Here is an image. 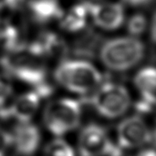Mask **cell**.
<instances>
[{"mask_svg":"<svg viewBox=\"0 0 156 156\" xmlns=\"http://www.w3.org/2000/svg\"><path fill=\"white\" fill-rule=\"evenodd\" d=\"M23 49L11 52L9 55L3 57L0 61L1 66L10 75L34 87L43 99L50 96L52 87L47 82L44 65L39 62V58L28 51L23 54Z\"/></svg>","mask_w":156,"mask_h":156,"instance_id":"1","label":"cell"},{"mask_svg":"<svg viewBox=\"0 0 156 156\" xmlns=\"http://www.w3.org/2000/svg\"><path fill=\"white\" fill-rule=\"evenodd\" d=\"M144 52L143 42L136 37H118L103 44L99 49V57L108 69L123 72L140 63Z\"/></svg>","mask_w":156,"mask_h":156,"instance_id":"2","label":"cell"},{"mask_svg":"<svg viewBox=\"0 0 156 156\" xmlns=\"http://www.w3.org/2000/svg\"><path fill=\"white\" fill-rule=\"evenodd\" d=\"M54 79L71 92L84 94L102 82V75L93 64L83 59L67 60L57 67Z\"/></svg>","mask_w":156,"mask_h":156,"instance_id":"3","label":"cell"},{"mask_svg":"<svg viewBox=\"0 0 156 156\" xmlns=\"http://www.w3.org/2000/svg\"><path fill=\"white\" fill-rule=\"evenodd\" d=\"M81 104L75 99H59L45 107L43 120L45 127L57 137L73 131L81 122Z\"/></svg>","mask_w":156,"mask_h":156,"instance_id":"4","label":"cell"},{"mask_svg":"<svg viewBox=\"0 0 156 156\" xmlns=\"http://www.w3.org/2000/svg\"><path fill=\"white\" fill-rule=\"evenodd\" d=\"M89 103L97 113L107 119L121 117L130 107L128 89L121 84L105 83L96 89Z\"/></svg>","mask_w":156,"mask_h":156,"instance_id":"5","label":"cell"},{"mask_svg":"<svg viewBox=\"0 0 156 156\" xmlns=\"http://www.w3.org/2000/svg\"><path fill=\"white\" fill-rule=\"evenodd\" d=\"M80 156H122V149L115 144L107 130L99 124H87L79 135Z\"/></svg>","mask_w":156,"mask_h":156,"instance_id":"6","label":"cell"},{"mask_svg":"<svg viewBox=\"0 0 156 156\" xmlns=\"http://www.w3.org/2000/svg\"><path fill=\"white\" fill-rule=\"evenodd\" d=\"M117 139L119 148L135 149L150 143L151 130L139 115H133L122 120L117 128Z\"/></svg>","mask_w":156,"mask_h":156,"instance_id":"7","label":"cell"},{"mask_svg":"<svg viewBox=\"0 0 156 156\" xmlns=\"http://www.w3.org/2000/svg\"><path fill=\"white\" fill-rule=\"evenodd\" d=\"M12 146L19 156L34 155L41 143V132L37 125L29 122H19L13 128Z\"/></svg>","mask_w":156,"mask_h":156,"instance_id":"8","label":"cell"},{"mask_svg":"<svg viewBox=\"0 0 156 156\" xmlns=\"http://www.w3.org/2000/svg\"><path fill=\"white\" fill-rule=\"evenodd\" d=\"M89 16L100 29L115 30L120 28L124 21V9L121 3H89Z\"/></svg>","mask_w":156,"mask_h":156,"instance_id":"9","label":"cell"},{"mask_svg":"<svg viewBox=\"0 0 156 156\" xmlns=\"http://www.w3.org/2000/svg\"><path fill=\"white\" fill-rule=\"evenodd\" d=\"M27 51L38 58L63 57L68 53L64 40L51 32H44L38 35L30 44L26 45Z\"/></svg>","mask_w":156,"mask_h":156,"instance_id":"10","label":"cell"},{"mask_svg":"<svg viewBox=\"0 0 156 156\" xmlns=\"http://www.w3.org/2000/svg\"><path fill=\"white\" fill-rule=\"evenodd\" d=\"M43 99L36 90L27 92L13 99L8 109V119L13 118L19 122H29L38 110Z\"/></svg>","mask_w":156,"mask_h":156,"instance_id":"11","label":"cell"},{"mask_svg":"<svg viewBox=\"0 0 156 156\" xmlns=\"http://www.w3.org/2000/svg\"><path fill=\"white\" fill-rule=\"evenodd\" d=\"M134 82L141 94L140 101L154 109L156 107V67L141 69L135 74Z\"/></svg>","mask_w":156,"mask_h":156,"instance_id":"12","label":"cell"},{"mask_svg":"<svg viewBox=\"0 0 156 156\" xmlns=\"http://www.w3.org/2000/svg\"><path fill=\"white\" fill-rule=\"evenodd\" d=\"M26 8L31 18L38 23L61 19L64 14L58 0H31Z\"/></svg>","mask_w":156,"mask_h":156,"instance_id":"13","label":"cell"},{"mask_svg":"<svg viewBox=\"0 0 156 156\" xmlns=\"http://www.w3.org/2000/svg\"><path fill=\"white\" fill-rule=\"evenodd\" d=\"M89 16V3H80L72 7L61 18L62 29L70 33H77L84 29Z\"/></svg>","mask_w":156,"mask_h":156,"instance_id":"14","label":"cell"},{"mask_svg":"<svg viewBox=\"0 0 156 156\" xmlns=\"http://www.w3.org/2000/svg\"><path fill=\"white\" fill-rule=\"evenodd\" d=\"M0 44H3L10 52L23 50L26 48L25 43L20 38L15 27L0 19Z\"/></svg>","mask_w":156,"mask_h":156,"instance_id":"15","label":"cell"},{"mask_svg":"<svg viewBox=\"0 0 156 156\" xmlns=\"http://www.w3.org/2000/svg\"><path fill=\"white\" fill-rule=\"evenodd\" d=\"M101 38L97 34L89 31L80 37L73 45V52L77 56L83 58H92L99 48Z\"/></svg>","mask_w":156,"mask_h":156,"instance_id":"16","label":"cell"},{"mask_svg":"<svg viewBox=\"0 0 156 156\" xmlns=\"http://www.w3.org/2000/svg\"><path fill=\"white\" fill-rule=\"evenodd\" d=\"M44 156H75V153L68 142L56 138L46 145Z\"/></svg>","mask_w":156,"mask_h":156,"instance_id":"17","label":"cell"},{"mask_svg":"<svg viewBox=\"0 0 156 156\" xmlns=\"http://www.w3.org/2000/svg\"><path fill=\"white\" fill-rule=\"evenodd\" d=\"M13 89L4 77L0 76V118L8 119L7 114L13 101Z\"/></svg>","mask_w":156,"mask_h":156,"instance_id":"18","label":"cell"},{"mask_svg":"<svg viewBox=\"0 0 156 156\" xmlns=\"http://www.w3.org/2000/svg\"><path fill=\"white\" fill-rule=\"evenodd\" d=\"M147 28L146 17L142 13H135L129 18L127 23V30L133 37L142 35Z\"/></svg>","mask_w":156,"mask_h":156,"instance_id":"19","label":"cell"},{"mask_svg":"<svg viewBox=\"0 0 156 156\" xmlns=\"http://www.w3.org/2000/svg\"><path fill=\"white\" fill-rule=\"evenodd\" d=\"M12 146V134L0 127V156H5Z\"/></svg>","mask_w":156,"mask_h":156,"instance_id":"20","label":"cell"},{"mask_svg":"<svg viewBox=\"0 0 156 156\" xmlns=\"http://www.w3.org/2000/svg\"><path fill=\"white\" fill-rule=\"evenodd\" d=\"M31 0H3V5L12 10L22 9L26 8Z\"/></svg>","mask_w":156,"mask_h":156,"instance_id":"21","label":"cell"},{"mask_svg":"<svg viewBox=\"0 0 156 156\" xmlns=\"http://www.w3.org/2000/svg\"><path fill=\"white\" fill-rule=\"evenodd\" d=\"M125 4L132 7H145L152 3L153 0H122Z\"/></svg>","mask_w":156,"mask_h":156,"instance_id":"22","label":"cell"},{"mask_svg":"<svg viewBox=\"0 0 156 156\" xmlns=\"http://www.w3.org/2000/svg\"><path fill=\"white\" fill-rule=\"evenodd\" d=\"M150 38L154 44H156V11L154 14L151 26H150Z\"/></svg>","mask_w":156,"mask_h":156,"instance_id":"23","label":"cell"},{"mask_svg":"<svg viewBox=\"0 0 156 156\" xmlns=\"http://www.w3.org/2000/svg\"><path fill=\"white\" fill-rule=\"evenodd\" d=\"M133 156H156V150L154 149H144L139 151Z\"/></svg>","mask_w":156,"mask_h":156,"instance_id":"24","label":"cell"}]
</instances>
